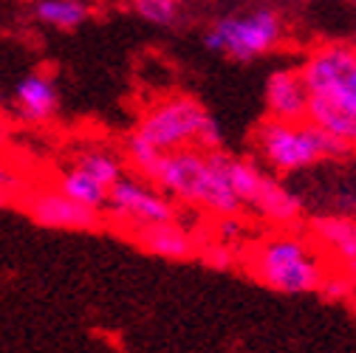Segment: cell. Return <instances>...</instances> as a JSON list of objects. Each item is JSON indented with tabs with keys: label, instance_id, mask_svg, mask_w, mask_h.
Listing matches in <instances>:
<instances>
[{
	"label": "cell",
	"instance_id": "6da1fadb",
	"mask_svg": "<svg viewBox=\"0 0 356 353\" xmlns=\"http://www.w3.org/2000/svg\"><path fill=\"white\" fill-rule=\"evenodd\" d=\"M229 158L224 150H198L178 147L159 153L147 179L175 204L195 206L212 217L241 215L243 204L238 201L229 181Z\"/></svg>",
	"mask_w": 356,
	"mask_h": 353
},
{
	"label": "cell",
	"instance_id": "7a4b0ae2",
	"mask_svg": "<svg viewBox=\"0 0 356 353\" xmlns=\"http://www.w3.org/2000/svg\"><path fill=\"white\" fill-rule=\"evenodd\" d=\"M243 263L257 283L280 294L317 291L328 272L323 252L294 235V229H277L275 235L257 240L246 252Z\"/></svg>",
	"mask_w": 356,
	"mask_h": 353
},
{
	"label": "cell",
	"instance_id": "3957f363",
	"mask_svg": "<svg viewBox=\"0 0 356 353\" xmlns=\"http://www.w3.org/2000/svg\"><path fill=\"white\" fill-rule=\"evenodd\" d=\"M254 150L275 175H294L323 161L348 158L353 150L308 119L266 116L254 130Z\"/></svg>",
	"mask_w": 356,
	"mask_h": 353
},
{
	"label": "cell",
	"instance_id": "277c9868",
	"mask_svg": "<svg viewBox=\"0 0 356 353\" xmlns=\"http://www.w3.org/2000/svg\"><path fill=\"white\" fill-rule=\"evenodd\" d=\"M133 133L159 153H170L178 147L220 150V127L204 110V105L187 94H170L153 102L142 113Z\"/></svg>",
	"mask_w": 356,
	"mask_h": 353
},
{
	"label": "cell",
	"instance_id": "5b68a950",
	"mask_svg": "<svg viewBox=\"0 0 356 353\" xmlns=\"http://www.w3.org/2000/svg\"><path fill=\"white\" fill-rule=\"evenodd\" d=\"M283 40V23L275 12L263 9L249 17H227L209 28L207 49L227 54L238 63H249L260 54H269Z\"/></svg>",
	"mask_w": 356,
	"mask_h": 353
},
{
	"label": "cell",
	"instance_id": "8992f818",
	"mask_svg": "<svg viewBox=\"0 0 356 353\" xmlns=\"http://www.w3.org/2000/svg\"><path fill=\"white\" fill-rule=\"evenodd\" d=\"M308 94H325L356 108V46L323 42L311 49L300 65Z\"/></svg>",
	"mask_w": 356,
	"mask_h": 353
},
{
	"label": "cell",
	"instance_id": "52a82bcc",
	"mask_svg": "<svg viewBox=\"0 0 356 353\" xmlns=\"http://www.w3.org/2000/svg\"><path fill=\"white\" fill-rule=\"evenodd\" d=\"M105 212L113 215V220L124 224V235L133 229H142L150 224H164V220L178 217V204L164 195L150 181L139 175H122V179L108 190V206Z\"/></svg>",
	"mask_w": 356,
	"mask_h": 353
},
{
	"label": "cell",
	"instance_id": "ba28073f",
	"mask_svg": "<svg viewBox=\"0 0 356 353\" xmlns=\"http://www.w3.org/2000/svg\"><path fill=\"white\" fill-rule=\"evenodd\" d=\"M34 227L57 229V232H97L105 224V215L99 209L82 206L63 195L57 187H40V190H23L17 195V204Z\"/></svg>",
	"mask_w": 356,
	"mask_h": 353
},
{
	"label": "cell",
	"instance_id": "9c48e42d",
	"mask_svg": "<svg viewBox=\"0 0 356 353\" xmlns=\"http://www.w3.org/2000/svg\"><path fill=\"white\" fill-rule=\"evenodd\" d=\"M311 243L323 249L337 269L345 272L356 283V220L345 212H331V215H317L308 224Z\"/></svg>",
	"mask_w": 356,
	"mask_h": 353
},
{
	"label": "cell",
	"instance_id": "30bf717a",
	"mask_svg": "<svg viewBox=\"0 0 356 353\" xmlns=\"http://www.w3.org/2000/svg\"><path fill=\"white\" fill-rule=\"evenodd\" d=\"M252 209L254 215H260L266 224L275 227V229H297L302 224V212H305V204L297 192H291L277 175H269L260 184V190L254 192L252 204L246 206Z\"/></svg>",
	"mask_w": 356,
	"mask_h": 353
},
{
	"label": "cell",
	"instance_id": "8fae6325",
	"mask_svg": "<svg viewBox=\"0 0 356 353\" xmlns=\"http://www.w3.org/2000/svg\"><path fill=\"white\" fill-rule=\"evenodd\" d=\"M127 238L142 252L161 257V260H172V263L193 260L198 254V238L190 229H184L178 220H164V224H150L142 229H133V232H127Z\"/></svg>",
	"mask_w": 356,
	"mask_h": 353
},
{
	"label": "cell",
	"instance_id": "7c38bea8",
	"mask_svg": "<svg viewBox=\"0 0 356 353\" xmlns=\"http://www.w3.org/2000/svg\"><path fill=\"white\" fill-rule=\"evenodd\" d=\"M308 88L300 68H280L266 82V110L272 119H305Z\"/></svg>",
	"mask_w": 356,
	"mask_h": 353
},
{
	"label": "cell",
	"instance_id": "4fadbf2b",
	"mask_svg": "<svg viewBox=\"0 0 356 353\" xmlns=\"http://www.w3.org/2000/svg\"><path fill=\"white\" fill-rule=\"evenodd\" d=\"M15 102H17V110L26 122L31 124H42L49 122L57 108H60V94H57V85L51 76L46 74H29L17 82L15 88Z\"/></svg>",
	"mask_w": 356,
	"mask_h": 353
},
{
	"label": "cell",
	"instance_id": "5bb4252c",
	"mask_svg": "<svg viewBox=\"0 0 356 353\" xmlns=\"http://www.w3.org/2000/svg\"><path fill=\"white\" fill-rule=\"evenodd\" d=\"M57 190L63 195H68L71 201L82 204V206H91V209H99V212H105V206H108V187H102L97 179H91V175H88L85 170H79L76 164L60 170Z\"/></svg>",
	"mask_w": 356,
	"mask_h": 353
},
{
	"label": "cell",
	"instance_id": "9a60e30c",
	"mask_svg": "<svg viewBox=\"0 0 356 353\" xmlns=\"http://www.w3.org/2000/svg\"><path fill=\"white\" fill-rule=\"evenodd\" d=\"M79 170H85L91 179H97L102 187H113L122 175H124V170H127V164H124V158L119 156V153H113V150H105V147H94V150H82L79 156H76V161H74Z\"/></svg>",
	"mask_w": 356,
	"mask_h": 353
},
{
	"label": "cell",
	"instance_id": "2e32d148",
	"mask_svg": "<svg viewBox=\"0 0 356 353\" xmlns=\"http://www.w3.org/2000/svg\"><path fill=\"white\" fill-rule=\"evenodd\" d=\"M34 15L54 28H74L88 20L91 9L82 0H37Z\"/></svg>",
	"mask_w": 356,
	"mask_h": 353
},
{
	"label": "cell",
	"instance_id": "e0dca14e",
	"mask_svg": "<svg viewBox=\"0 0 356 353\" xmlns=\"http://www.w3.org/2000/svg\"><path fill=\"white\" fill-rule=\"evenodd\" d=\"M133 9L150 23L170 26L178 17V0H133Z\"/></svg>",
	"mask_w": 356,
	"mask_h": 353
},
{
	"label": "cell",
	"instance_id": "ac0fdd59",
	"mask_svg": "<svg viewBox=\"0 0 356 353\" xmlns=\"http://www.w3.org/2000/svg\"><path fill=\"white\" fill-rule=\"evenodd\" d=\"M23 190L26 187H23V179H20L17 167L0 156V209H3V206H15L17 204V195Z\"/></svg>",
	"mask_w": 356,
	"mask_h": 353
},
{
	"label": "cell",
	"instance_id": "d6986e66",
	"mask_svg": "<svg viewBox=\"0 0 356 353\" xmlns=\"http://www.w3.org/2000/svg\"><path fill=\"white\" fill-rule=\"evenodd\" d=\"M325 299H331V302H342V299H350L353 294H356V283L345 274V272H325V277H323V283H320V288H317Z\"/></svg>",
	"mask_w": 356,
	"mask_h": 353
},
{
	"label": "cell",
	"instance_id": "ffe728a7",
	"mask_svg": "<svg viewBox=\"0 0 356 353\" xmlns=\"http://www.w3.org/2000/svg\"><path fill=\"white\" fill-rule=\"evenodd\" d=\"M195 257H201L209 269H220V272L232 269V263H235V252H232V246L220 243V240H212V243H207V246L198 243V254H195Z\"/></svg>",
	"mask_w": 356,
	"mask_h": 353
},
{
	"label": "cell",
	"instance_id": "44dd1931",
	"mask_svg": "<svg viewBox=\"0 0 356 353\" xmlns=\"http://www.w3.org/2000/svg\"><path fill=\"white\" fill-rule=\"evenodd\" d=\"M6 139V124H0V142Z\"/></svg>",
	"mask_w": 356,
	"mask_h": 353
}]
</instances>
